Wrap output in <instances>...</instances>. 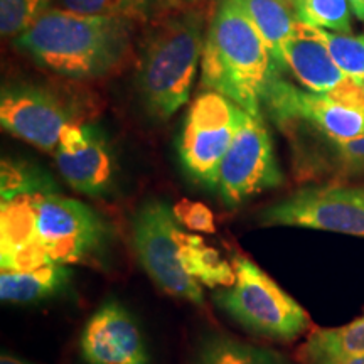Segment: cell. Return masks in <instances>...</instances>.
<instances>
[{"label":"cell","mask_w":364,"mask_h":364,"mask_svg":"<svg viewBox=\"0 0 364 364\" xmlns=\"http://www.w3.org/2000/svg\"><path fill=\"white\" fill-rule=\"evenodd\" d=\"M71 117L51 91L31 85L4 88L0 124L14 136L44 152H56L63 130Z\"/></svg>","instance_id":"cell-11"},{"label":"cell","mask_w":364,"mask_h":364,"mask_svg":"<svg viewBox=\"0 0 364 364\" xmlns=\"http://www.w3.org/2000/svg\"><path fill=\"white\" fill-rule=\"evenodd\" d=\"M80 346L88 364H150L139 324L115 299L103 302L88 318Z\"/></svg>","instance_id":"cell-12"},{"label":"cell","mask_w":364,"mask_h":364,"mask_svg":"<svg viewBox=\"0 0 364 364\" xmlns=\"http://www.w3.org/2000/svg\"><path fill=\"white\" fill-rule=\"evenodd\" d=\"M58 2L61 9L71 12L130 22L154 19L162 9V0H58Z\"/></svg>","instance_id":"cell-19"},{"label":"cell","mask_w":364,"mask_h":364,"mask_svg":"<svg viewBox=\"0 0 364 364\" xmlns=\"http://www.w3.org/2000/svg\"><path fill=\"white\" fill-rule=\"evenodd\" d=\"M306 353L311 361L317 358L364 354V316L343 327L314 332Z\"/></svg>","instance_id":"cell-20"},{"label":"cell","mask_w":364,"mask_h":364,"mask_svg":"<svg viewBox=\"0 0 364 364\" xmlns=\"http://www.w3.org/2000/svg\"><path fill=\"white\" fill-rule=\"evenodd\" d=\"M265 226H295L364 238V188L309 186L260 213Z\"/></svg>","instance_id":"cell-9"},{"label":"cell","mask_w":364,"mask_h":364,"mask_svg":"<svg viewBox=\"0 0 364 364\" xmlns=\"http://www.w3.org/2000/svg\"><path fill=\"white\" fill-rule=\"evenodd\" d=\"M38 191H56V184L49 174L29 162L4 159L0 171V198L7 199Z\"/></svg>","instance_id":"cell-23"},{"label":"cell","mask_w":364,"mask_h":364,"mask_svg":"<svg viewBox=\"0 0 364 364\" xmlns=\"http://www.w3.org/2000/svg\"><path fill=\"white\" fill-rule=\"evenodd\" d=\"M182 265L186 272L206 287H231L235 284V267H231L215 248L208 247L203 238L186 233L182 243Z\"/></svg>","instance_id":"cell-18"},{"label":"cell","mask_w":364,"mask_h":364,"mask_svg":"<svg viewBox=\"0 0 364 364\" xmlns=\"http://www.w3.org/2000/svg\"><path fill=\"white\" fill-rule=\"evenodd\" d=\"M312 364H364V354H353V356H329L312 359Z\"/></svg>","instance_id":"cell-26"},{"label":"cell","mask_w":364,"mask_h":364,"mask_svg":"<svg viewBox=\"0 0 364 364\" xmlns=\"http://www.w3.org/2000/svg\"><path fill=\"white\" fill-rule=\"evenodd\" d=\"M107 241L102 218L58 191L17 194L0 203V245L14 257L43 265L90 263L102 258Z\"/></svg>","instance_id":"cell-1"},{"label":"cell","mask_w":364,"mask_h":364,"mask_svg":"<svg viewBox=\"0 0 364 364\" xmlns=\"http://www.w3.org/2000/svg\"><path fill=\"white\" fill-rule=\"evenodd\" d=\"M255 29L265 41L279 70H285L284 46L292 38L299 21L290 0H236Z\"/></svg>","instance_id":"cell-15"},{"label":"cell","mask_w":364,"mask_h":364,"mask_svg":"<svg viewBox=\"0 0 364 364\" xmlns=\"http://www.w3.org/2000/svg\"><path fill=\"white\" fill-rule=\"evenodd\" d=\"M311 27V26H309ZM316 38L326 46L331 58L354 85L364 88V38L363 36L338 34L311 27Z\"/></svg>","instance_id":"cell-22"},{"label":"cell","mask_w":364,"mask_h":364,"mask_svg":"<svg viewBox=\"0 0 364 364\" xmlns=\"http://www.w3.org/2000/svg\"><path fill=\"white\" fill-rule=\"evenodd\" d=\"M300 24L338 34H351V7L348 0H290Z\"/></svg>","instance_id":"cell-21"},{"label":"cell","mask_w":364,"mask_h":364,"mask_svg":"<svg viewBox=\"0 0 364 364\" xmlns=\"http://www.w3.org/2000/svg\"><path fill=\"white\" fill-rule=\"evenodd\" d=\"M204 39V17L194 9H179L150 33L136 71L150 115L164 120L188 102Z\"/></svg>","instance_id":"cell-4"},{"label":"cell","mask_w":364,"mask_h":364,"mask_svg":"<svg viewBox=\"0 0 364 364\" xmlns=\"http://www.w3.org/2000/svg\"><path fill=\"white\" fill-rule=\"evenodd\" d=\"M194 364H290L280 353L243 343L230 336L211 334L203 341Z\"/></svg>","instance_id":"cell-17"},{"label":"cell","mask_w":364,"mask_h":364,"mask_svg":"<svg viewBox=\"0 0 364 364\" xmlns=\"http://www.w3.org/2000/svg\"><path fill=\"white\" fill-rule=\"evenodd\" d=\"M262 107L280 124L302 120L334 144L364 135V88L354 83L336 93H316L290 85L275 73Z\"/></svg>","instance_id":"cell-6"},{"label":"cell","mask_w":364,"mask_h":364,"mask_svg":"<svg viewBox=\"0 0 364 364\" xmlns=\"http://www.w3.org/2000/svg\"><path fill=\"white\" fill-rule=\"evenodd\" d=\"M280 73L265 41L236 0H216L201 58V83L262 117L268 81Z\"/></svg>","instance_id":"cell-3"},{"label":"cell","mask_w":364,"mask_h":364,"mask_svg":"<svg viewBox=\"0 0 364 364\" xmlns=\"http://www.w3.org/2000/svg\"><path fill=\"white\" fill-rule=\"evenodd\" d=\"M172 211L182 228L189 231H201V233H215V215L211 209L201 203L182 199L172 206Z\"/></svg>","instance_id":"cell-25"},{"label":"cell","mask_w":364,"mask_h":364,"mask_svg":"<svg viewBox=\"0 0 364 364\" xmlns=\"http://www.w3.org/2000/svg\"><path fill=\"white\" fill-rule=\"evenodd\" d=\"M199 2H201V0H169L171 6L176 9H193L194 6H198Z\"/></svg>","instance_id":"cell-28"},{"label":"cell","mask_w":364,"mask_h":364,"mask_svg":"<svg viewBox=\"0 0 364 364\" xmlns=\"http://www.w3.org/2000/svg\"><path fill=\"white\" fill-rule=\"evenodd\" d=\"M63 179L86 196H103L113 182V161L103 136L75 120L63 130L54 152Z\"/></svg>","instance_id":"cell-13"},{"label":"cell","mask_w":364,"mask_h":364,"mask_svg":"<svg viewBox=\"0 0 364 364\" xmlns=\"http://www.w3.org/2000/svg\"><path fill=\"white\" fill-rule=\"evenodd\" d=\"M351 12L359 21H364V0H348Z\"/></svg>","instance_id":"cell-27"},{"label":"cell","mask_w":364,"mask_h":364,"mask_svg":"<svg viewBox=\"0 0 364 364\" xmlns=\"http://www.w3.org/2000/svg\"><path fill=\"white\" fill-rule=\"evenodd\" d=\"M235 284L216 294V302L253 334L282 341L297 339L309 327L304 307L247 257L235 258Z\"/></svg>","instance_id":"cell-5"},{"label":"cell","mask_w":364,"mask_h":364,"mask_svg":"<svg viewBox=\"0 0 364 364\" xmlns=\"http://www.w3.org/2000/svg\"><path fill=\"white\" fill-rule=\"evenodd\" d=\"M284 63L299 83L316 93H336L353 85L339 70L326 46L316 38L312 29L300 24L284 46Z\"/></svg>","instance_id":"cell-14"},{"label":"cell","mask_w":364,"mask_h":364,"mask_svg":"<svg viewBox=\"0 0 364 364\" xmlns=\"http://www.w3.org/2000/svg\"><path fill=\"white\" fill-rule=\"evenodd\" d=\"M245 110L215 91L199 95L186 115L179 159L186 174L208 189H218L220 167L233 142Z\"/></svg>","instance_id":"cell-8"},{"label":"cell","mask_w":364,"mask_h":364,"mask_svg":"<svg viewBox=\"0 0 364 364\" xmlns=\"http://www.w3.org/2000/svg\"><path fill=\"white\" fill-rule=\"evenodd\" d=\"M51 0H0V33L19 38L43 14Z\"/></svg>","instance_id":"cell-24"},{"label":"cell","mask_w":364,"mask_h":364,"mask_svg":"<svg viewBox=\"0 0 364 364\" xmlns=\"http://www.w3.org/2000/svg\"><path fill=\"white\" fill-rule=\"evenodd\" d=\"M71 280L70 265L48 263L33 270L0 272V297L4 302L29 304L53 297Z\"/></svg>","instance_id":"cell-16"},{"label":"cell","mask_w":364,"mask_h":364,"mask_svg":"<svg viewBox=\"0 0 364 364\" xmlns=\"http://www.w3.org/2000/svg\"><path fill=\"white\" fill-rule=\"evenodd\" d=\"M0 364H29V363L22 361V359H17L14 356H9V354H4V356L0 358Z\"/></svg>","instance_id":"cell-29"},{"label":"cell","mask_w":364,"mask_h":364,"mask_svg":"<svg viewBox=\"0 0 364 364\" xmlns=\"http://www.w3.org/2000/svg\"><path fill=\"white\" fill-rule=\"evenodd\" d=\"M186 233L172 208L159 199L140 206L132 221L136 257L154 284L166 294L201 306L203 287L182 265Z\"/></svg>","instance_id":"cell-7"},{"label":"cell","mask_w":364,"mask_h":364,"mask_svg":"<svg viewBox=\"0 0 364 364\" xmlns=\"http://www.w3.org/2000/svg\"><path fill=\"white\" fill-rule=\"evenodd\" d=\"M134 22L48 9L16 46L46 70L70 78H100L124 61Z\"/></svg>","instance_id":"cell-2"},{"label":"cell","mask_w":364,"mask_h":364,"mask_svg":"<svg viewBox=\"0 0 364 364\" xmlns=\"http://www.w3.org/2000/svg\"><path fill=\"white\" fill-rule=\"evenodd\" d=\"M282 182L284 176L273 152L270 132L262 117L245 112L220 167L221 198L228 206H238Z\"/></svg>","instance_id":"cell-10"}]
</instances>
